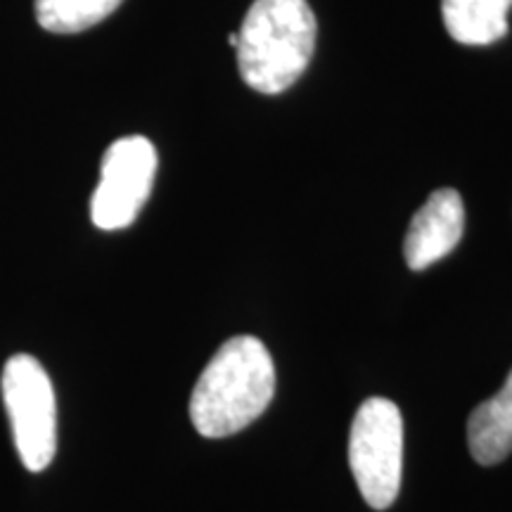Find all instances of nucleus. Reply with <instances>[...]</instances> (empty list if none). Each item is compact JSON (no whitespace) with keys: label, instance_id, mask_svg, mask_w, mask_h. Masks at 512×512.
I'll return each mask as SVG.
<instances>
[{"label":"nucleus","instance_id":"nucleus-1","mask_svg":"<svg viewBox=\"0 0 512 512\" xmlns=\"http://www.w3.org/2000/svg\"><path fill=\"white\" fill-rule=\"evenodd\" d=\"M275 394L273 358L256 337L240 335L221 344L190 396V420L207 439L245 430L266 411Z\"/></svg>","mask_w":512,"mask_h":512},{"label":"nucleus","instance_id":"nucleus-7","mask_svg":"<svg viewBox=\"0 0 512 512\" xmlns=\"http://www.w3.org/2000/svg\"><path fill=\"white\" fill-rule=\"evenodd\" d=\"M467 444L479 465H496L512 453V370L501 392L472 411Z\"/></svg>","mask_w":512,"mask_h":512},{"label":"nucleus","instance_id":"nucleus-2","mask_svg":"<svg viewBox=\"0 0 512 512\" xmlns=\"http://www.w3.org/2000/svg\"><path fill=\"white\" fill-rule=\"evenodd\" d=\"M318 22L306 0H254L238 31V69L254 91L278 95L309 67Z\"/></svg>","mask_w":512,"mask_h":512},{"label":"nucleus","instance_id":"nucleus-5","mask_svg":"<svg viewBox=\"0 0 512 512\" xmlns=\"http://www.w3.org/2000/svg\"><path fill=\"white\" fill-rule=\"evenodd\" d=\"M157 174V150L145 136H126L107 147L100 183L91 197V219L100 230L128 228L138 219Z\"/></svg>","mask_w":512,"mask_h":512},{"label":"nucleus","instance_id":"nucleus-4","mask_svg":"<svg viewBox=\"0 0 512 512\" xmlns=\"http://www.w3.org/2000/svg\"><path fill=\"white\" fill-rule=\"evenodd\" d=\"M3 401L19 460L43 472L57 451V403L46 368L29 354L12 356L3 368Z\"/></svg>","mask_w":512,"mask_h":512},{"label":"nucleus","instance_id":"nucleus-8","mask_svg":"<svg viewBox=\"0 0 512 512\" xmlns=\"http://www.w3.org/2000/svg\"><path fill=\"white\" fill-rule=\"evenodd\" d=\"M512 0H441V17L453 41L489 46L508 34Z\"/></svg>","mask_w":512,"mask_h":512},{"label":"nucleus","instance_id":"nucleus-6","mask_svg":"<svg viewBox=\"0 0 512 512\" xmlns=\"http://www.w3.org/2000/svg\"><path fill=\"white\" fill-rule=\"evenodd\" d=\"M465 207L456 190H434L413 216L403 240V256L413 271H425L446 254H451L463 238Z\"/></svg>","mask_w":512,"mask_h":512},{"label":"nucleus","instance_id":"nucleus-9","mask_svg":"<svg viewBox=\"0 0 512 512\" xmlns=\"http://www.w3.org/2000/svg\"><path fill=\"white\" fill-rule=\"evenodd\" d=\"M124 0H34L36 19L50 34H81L107 19Z\"/></svg>","mask_w":512,"mask_h":512},{"label":"nucleus","instance_id":"nucleus-10","mask_svg":"<svg viewBox=\"0 0 512 512\" xmlns=\"http://www.w3.org/2000/svg\"><path fill=\"white\" fill-rule=\"evenodd\" d=\"M228 43H230V46H233V48L238 46V34H230V36H228Z\"/></svg>","mask_w":512,"mask_h":512},{"label":"nucleus","instance_id":"nucleus-3","mask_svg":"<svg viewBox=\"0 0 512 512\" xmlns=\"http://www.w3.org/2000/svg\"><path fill=\"white\" fill-rule=\"evenodd\" d=\"M349 465L363 501L387 510L401 489L403 418L396 403L373 396L361 403L351 422Z\"/></svg>","mask_w":512,"mask_h":512}]
</instances>
